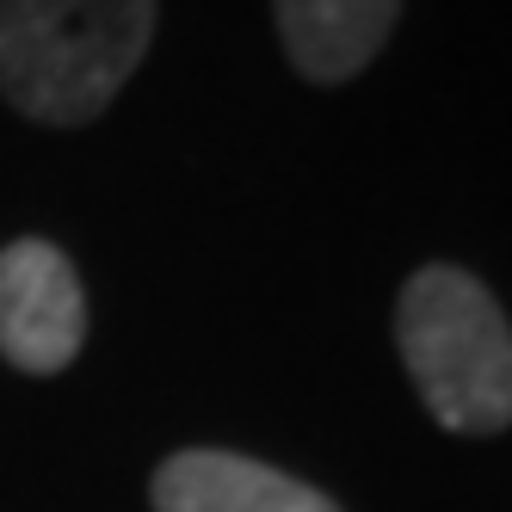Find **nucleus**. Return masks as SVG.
Here are the masks:
<instances>
[{"label":"nucleus","mask_w":512,"mask_h":512,"mask_svg":"<svg viewBox=\"0 0 512 512\" xmlns=\"http://www.w3.org/2000/svg\"><path fill=\"white\" fill-rule=\"evenodd\" d=\"M155 38V0H0V93L31 124H93Z\"/></svg>","instance_id":"nucleus-1"},{"label":"nucleus","mask_w":512,"mask_h":512,"mask_svg":"<svg viewBox=\"0 0 512 512\" xmlns=\"http://www.w3.org/2000/svg\"><path fill=\"white\" fill-rule=\"evenodd\" d=\"M395 346L445 432L512 426V327L494 290L463 266H420L395 303Z\"/></svg>","instance_id":"nucleus-2"},{"label":"nucleus","mask_w":512,"mask_h":512,"mask_svg":"<svg viewBox=\"0 0 512 512\" xmlns=\"http://www.w3.org/2000/svg\"><path fill=\"white\" fill-rule=\"evenodd\" d=\"M87 340V290L75 260L38 235L0 247V358L25 377H56Z\"/></svg>","instance_id":"nucleus-3"},{"label":"nucleus","mask_w":512,"mask_h":512,"mask_svg":"<svg viewBox=\"0 0 512 512\" xmlns=\"http://www.w3.org/2000/svg\"><path fill=\"white\" fill-rule=\"evenodd\" d=\"M155 512H340L321 488L235 451H179L155 469Z\"/></svg>","instance_id":"nucleus-4"},{"label":"nucleus","mask_w":512,"mask_h":512,"mask_svg":"<svg viewBox=\"0 0 512 512\" xmlns=\"http://www.w3.org/2000/svg\"><path fill=\"white\" fill-rule=\"evenodd\" d=\"M272 13L290 68L315 87H340L377 62L401 0H272Z\"/></svg>","instance_id":"nucleus-5"}]
</instances>
